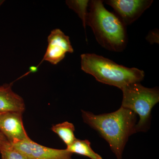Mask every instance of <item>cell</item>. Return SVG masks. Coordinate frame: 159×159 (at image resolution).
<instances>
[{"label":"cell","mask_w":159,"mask_h":159,"mask_svg":"<svg viewBox=\"0 0 159 159\" xmlns=\"http://www.w3.org/2000/svg\"><path fill=\"white\" fill-rule=\"evenodd\" d=\"M66 149L71 153H76L88 157L91 159H103L99 154L92 149L91 142L88 140H80L76 139Z\"/></svg>","instance_id":"10"},{"label":"cell","mask_w":159,"mask_h":159,"mask_svg":"<svg viewBox=\"0 0 159 159\" xmlns=\"http://www.w3.org/2000/svg\"><path fill=\"white\" fill-rule=\"evenodd\" d=\"M6 140H7V139L6 137L0 132V146L4 142H6Z\"/></svg>","instance_id":"15"},{"label":"cell","mask_w":159,"mask_h":159,"mask_svg":"<svg viewBox=\"0 0 159 159\" xmlns=\"http://www.w3.org/2000/svg\"><path fill=\"white\" fill-rule=\"evenodd\" d=\"M22 114L17 111L0 113V132L11 144L30 138L24 127Z\"/></svg>","instance_id":"7"},{"label":"cell","mask_w":159,"mask_h":159,"mask_svg":"<svg viewBox=\"0 0 159 159\" xmlns=\"http://www.w3.org/2000/svg\"><path fill=\"white\" fill-rule=\"evenodd\" d=\"M157 35V31H151L150 33L148 34L146 39L148 40L149 42L157 43V41H158V39L157 38L154 37L155 36Z\"/></svg>","instance_id":"14"},{"label":"cell","mask_w":159,"mask_h":159,"mask_svg":"<svg viewBox=\"0 0 159 159\" xmlns=\"http://www.w3.org/2000/svg\"><path fill=\"white\" fill-rule=\"evenodd\" d=\"M152 0H107L105 2L116 11L124 25H130L141 16L153 3Z\"/></svg>","instance_id":"5"},{"label":"cell","mask_w":159,"mask_h":159,"mask_svg":"<svg viewBox=\"0 0 159 159\" xmlns=\"http://www.w3.org/2000/svg\"><path fill=\"white\" fill-rule=\"evenodd\" d=\"M121 90L122 92L121 107L139 116V121L135 126L136 133L148 131L150 127L152 110L159 102L158 88H148L140 82H135L125 86Z\"/></svg>","instance_id":"4"},{"label":"cell","mask_w":159,"mask_h":159,"mask_svg":"<svg viewBox=\"0 0 159 159\" xmlns=\"http://www.w3.org/2000/svg\"><path fill=\"white\" fill-rule=\"evenodd\" d=\"M81 112L84 122L105 139L117 159H122L129 137L136 133V114L122 107L113 112L100 115L84 110Z\"/></svg>","instance_id":"1"},{"label":"cell","mask_w":159,"mask_h":159,"mask_svg":"<svg viewBox=\"0 0 159 159\" xmlns=\"http://www.w3.org/2000/svg\"><path fill=\"white\" fill-rule=\"evenodd\" d=\"M25 109L24 99L12 91L11 84L0 86V113L8 111L23 113Z\"/></svg>","instance_id":"9"},{"label":"cell","mask_w":159,"mask_h":159,"mask_svg":"<svg viewBox=\"0 0 159 159\" xmlns=\"http://www.w3.org/2000/svg\"><path fill=\"white\" fill-rule=\"evenodd\" d=\"M2 159H27L8 140L0 146Z\"/></svg>","instance_id":"13"},{"label":"cell","mask_w":159,"mask_h":159,"mask_svg":"<svg viewBox=\"0 0 159 159\" xmlns=\"http://www.w3.org/2000/svg\"><path fill=\"white\" fill-rule=\"evenodd\" d=\"M86 25L93 30L97 41L110 51L122 52L126 48L125 26L116 15L106 9L101 0L90 1Z\"/></svg>","instance_id":"2"},{"label":"cell","mask_w":159,"mask_h":159,"mask_svg":"<svg viewBox=\"0 0 159 159\" xmlns=\"http://www.w3.org/2000/svg\"><path fill=\"white\" fill-rule=\"evenodd\" d=\"M81 68L99 82L120 89L129 84L141 82L145 77V73L142 70L120 65L95 54H81Z\"/></svg>","instance_id":"3"},{"label":"cell","mask_w":159,"mask_h":159,"mask_svg":"<svg viewBox=\"0 0 159 159\" xmlns=\"http://www.w3.org/2000/svg\"><path fill=\"white\" fill-rule=\"evenodd\" d=\"M48 45L43 60L52 64H57L64 58L67 53L74 52L70 37L60 29L52 30L48 37Z\"/></svg>","instance_id":"8"},{"label":"cell","mask_w":159,"mask_h":159,"mask_svg":"<svg viewBox=\"0 0 159 159\" xmlns=\"http://www.w3.org/2000/svg\"><path fill=\"white\" fill-rule=\"evenodd\" d=\"M88 0H68L66 1V4L69 8L74 10L82 20L83 25L85 31L87 19L89 12L88 8L89 4Z\"/></svg>","instance_id":"12"},{"label":"cell","mask_w":159,"mask_h":159,"mask_svg":"<svg viewBox=\"0 0 159 159\" xmlns=\"http://www.w3.org/2000/svg\"><path fill=\"white\" fill-rule=\"evenodd\" d=\"M4 1H2V0H0V6H1V5L4 3Z\"/></svg>","instance_id":"16"},{"label":"cell","mask_w":159,"mask_h":159,"mask_svg":"<svg viewBox=\"0 0 159 159\" xmlns=\"http://www.w3.org/2000/svg\"><path fill=\"white\" fill-rule=\"evenodd\" d=\"M11 144L27 159H73V154L66 149L46 147L33 142L30 138Z\"/></svg>","instance_id":"6"},{"label":"cell","mask_w":159,"mask_h":159,"mask_svg":"<svg viewBox=\"0 0 159 159\" xmlns=\"http://www.w3.org/2000/svg\"><path fill=\"white\" fill-rule=\"evenodd\" d=\"M75 127L73 123L65 122L53 125L51 130L57 134L67 147L72 144L76 139L74 135Z\"/></svg>","instance_id":"11"}]
</instances>
